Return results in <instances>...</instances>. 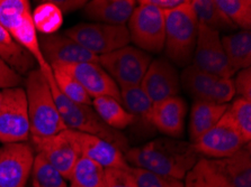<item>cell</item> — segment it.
Instances as JSON below:
<instances>
[{"instance_id":"6da1fadb","label":"cell","mask_w":251,"mask_h":187,"mask_svg":"<svg viewBox=\"0 0 251 187\" xmlns=\"http://www.w3.org/2000/svg\"><path fill=\"white\" fill-rule=\"evenodd\" d=\"M200 158L192 143L176 138H158L125 152V159L133 168L180 181Z\"/></svg>"},{"instance_id":"7a4b0ae2","label":"cell","mask_w":251,"mask_h":187,"mask_svg":"<svg viewBox=\"0 0 251 187\" xmlns=\"http://www.w3.org/2000/svg\"><path fill=\"white\" fill-rule=\"evenodd\" d=\"M42 71L47 76L53 98H54L56 108H58L61 119H62V122L67 129L98 136L102 139L109 141L113 145H115L124 154L127 151L128 144L126 138L122 133H120V131L114 130V129L109 128L108 125H106L101 121L100 118L98 117V114L95 111L93 106L75 103L69 100V99L64 97L60 92V90L55 84L54 78H53L51 66L45 67Z\"/></svg>"},{"instance_id":"3957f363","label":"cell","mask_w":251,"mask_h":187,"mask_svg":"<svg viewBox=\"0 0 251 187\" xmlns=\"http://www.w3.org/2000/svg\"><path fill=\"white\" fill-rule=\"evenodd\" d=\"M25 94L30 137H51L66 130L47 76L39 67L28 72Z\"/></svg>"},{"instance_id":"277c9868","label":"cell","mask_w":251,"mask_h":187,"mask_svg":"<svg viewBox=\"0 0 251 187\" xmlns=\"http://www.w3.org/2000/svg\"><path fill=\"white\" fill-rule=\"evenodd\" d=\"M165 49L167 60L187 67L193 62L199 21L191 0L178 8L165 11Z\"/></svg>"},{"instance_id":"5b68a950","label":"cell","mask_w":251,"mask_h":187,"mask_svg":"<svg viewBox=\"0 0 251 187\" xmlns=\"http://www.w3.org/2000/svg\"><path fill=\"white\" fill-rule=\"evenodd\" d=\"M126 27L130 40L141 51L160 53L165 47V11L152 6L148 0L136 1Z\"/></svg>"},{"instance_id":"8992f818","label":"cell","mask_w":251,"mask_h":187,"mask_svg":"<svg viewBox=\"0 0 251 187\" xmlns=\"http://www.w3.org/2000/svg\"><path fill=\"white\" fill-rule=\"evenodd\" d=\"M64 35L77 42L96 56L112 53L130 44L126 26H113L100 22H81L68 28Z\"/></svg>"},{"instance_id":"52a82bcc","label":"cell","mask_w":251,"mask_h":187,"mask_svg":"<svg viewBox=\"0 0 251 187\" xmlns=\"http://www.w3.org/2000/svg\"><path fill=\"white\" fill-rule=\"evenodd\" d=\"M151 62L150 54L130 45L98 56V64L111 75L120 89L140 85Z\"/></svg>"},{"instance_id":"ba28073f","label":"cell","mask_w":251,"mask_h":187,"mask_svg":"<svg viewBox=\"0 0 251 187\" xmlns=\"http://www.w3.org/2000/svg\"><path fill=\"white\" fill-rule=\"evenodd\" d=\"M29 137L30 127L25 90L21 86L2 90L0 143H27Z\"/></svg>"},{"instance_id":"9c48e42d","label":"cell","mask_w":251,"mask_h":187,"mask_svg":"<svg viewBox=\"0 0 251 187\" xmlns=\"http://www.w3.org/2000/svg\"><path fill=\"white\" fill-rule=\"evenodd\" d=\"M192 145L200 157L219 160L233 155L248 144L245 143L229 110H226L218 124Z\"/></svg>"},{"instance_id":"30bf717a","label":"cell","mask_w":251,"mask_h":187,"mask_svg":"<svg viewBox=\"0 0 251 187\" xmlns=\"http://www.w3.org/2000/svg\"><path fill=\"white\" fill-rule=\"evenodd\" d=\"M180 84L195 101L227 104L235 95L232 79L206 73L192 64L182 71Z\"/></svg>"},{"instance_id":"8fae6325","label":"cell","mask_w":251,"mask_h":187,"mask_svg":"<svg viewBox=\"0 0 251 187\" xmlns=\"http://www.w3.org/2000/svg\"><path fill=\"white\" fill-rule=\"evenodd\" d=\"M35 155L28 143L0 146V187L27 186Z\"/></svg>"},{"instance_id":"7c38bea8","label":"cell","mask_w":251,"mask_h":187,"mask_svg":"<svg viewBox=\"0 0 251 187\" xmlns=\"http://www.w3.org/2000/svg\"><path fill=\"white\" fill-rule=\"evenodd\" d=\"M192 65L221 78L232 79L234 75L227 64L220 33L200 24Z\"/></svg>"},{"instance_id":"4fadbf2b","label":"cell","mask_w":251,"mask_h":187,"mask_svg":"<svg viewBox=\"0 0 251 187\" xmlns=\"http://www.w3.org/2000/svg\"><path fill=\"white\" fill-rule=\"evenodd\" d=\"M66 136L74 145L80 157L100 164L104 168H125L128 164L119 147L100 137L66 129Z\"/></svg>"},{"instance_id":"5bb4252c","label":"cell","mask_w":251,"mask_h":187,"mask_svg":"<svg viewBox=\"0 0 251 187\" xmlns=\"http://www.w3.org/2000/svg\"><path fill=\"white\" fill-rule=\"evenodd\" d=\"M30 145L36 155H40L62 176L69 181L74 167L80 157L66 136L64 130L51 137H29Z\"/></svg>"},{"instance_id":"9a60e30c","label":"cell","mask_w":251,"mask_h":187,"mask_svg":"<svg viewBox=\"0 0 251 187\" xmlns=\"http://www.w3.org/2000/svg\"><path fill=\"white\" fill-rule=\"evenodd\" d=\"M140 86L154 104L178 95L180 76L169 60L157 59L150 63Z\"/></svg>"},{"instance_id":"2e32d148","label":"cell","mask_w":251,"mask_h":187,"mask_svg":"<svg viewBox=\"0 0 251 187\" xmlns=\"http://www.w3.org/2000/svg\"><path fill=\"white\" fill-rule=\"evenodd\" d=\"M58 65L77 80L91 98L111 97L121 102L120 87L98 63L52 64Z\"/></svg>"},{"instance_id":"e0dca14e","label":"cell","mask_w":251,"mask_h":187,"mask_svg":"<svg viewBox=\"0 0 251 187\" xmlns=\"http://www.w3.org/2000/svg\"><path fill=\"white\" fill-rule=\"evenodd\" d=\"M41 51L47 62L52 64L98 63V56L87 51L77 42L61 34L39 37Z\"/></svg>"},{"instance_id":"ac0fdd59","label":"cell","mask_w":251,"mask_h":187,"mask_svg":"<svg viewBox=\"0 0 251 187\" xmlns=\"http://www.w3.org/2000/svg\"><path fill=\"white\" fill-rule=\"evenodd\" d=\"M186 112V102L178 95L154 103L151 118L152 128L169 138L177 139L184 133Z\"/></svg>"},{"instance_id":"d6986e66","label":"cell","mask_w":251,"mask_h":187,"mask_svg":"<svg viewBox=\"0 0 251 187\" xmlns=\"http://www.w3.org/2000/svg\"><path fill=\"white\" fill-rule=\"evenodd\" d=\"M135 6L134 0H91L83 6V14L100 24L126 26Z\"/></svg>"},{"instance_id":"ffe728a7","label":"cell","mask_w":251,"mask_h":187,"mask_svg":"<svg viewBox=\"0 0 251 187\" xmlns=\"http://www.w3.org/2000/svg\"><path fill=\"white\" fill-rule=\"evenodd\" d=\"M229 109V104L195 101L193 103L189 120V143H194L205 132L218 124L222 116Z\"/></svg>"},{"instance_id":"44dd1931","label":"cell","mask_w":251,"mask_h":187,"mask_svg":"<svg viewBox=\"0 0 251 187\" xmlns=\"http://www.w3.org/2000/svg\"><path fill=\"white\" fill-rule=\"evenodd\" d=\"M184 187H234L218 160L200 158L185 176Z\"/></svg>"},{"instance_id":"7402d4cb","label":"cell","mask_w":251,"mask_h":187,"mask_svg":"<svg viewBox=\"0 0 251 187\" xmlns=\"http://www.w3.org/2000/svg\"><path fill=\"white\" fill-rule=\"evenodd\" d=\"M223 51L226 53L227 64L232 72L249 68L251 65V32H240L226 35L221 38Z\"/></svg>"},{"instance_id":"603a6c76","label":"cell","mask_w":251,"mask_h":187,"mask_svg":"<svg viewBox=\"0 0 251 187\" xmlns=\"http://www.w3.org/2000/svg\"><path fill=\"white\" fill-rule=\"evenodd\" d=\"M0 59L20 75L28 73L35 65L33 56L0 25Z\"/></svg>"},{"instance_id":"cb8c5ba5","label":"cell","mask_w":251,"mask_h":187,"mask_svg":"<svg viewBox=\"0 0 251 187\" xmlns=\"http://www.w3.org/2000/svg\"><path fill=\"white\" fill-rule=\"evenodd\" d=\"M218 163L234 187H251V152L249 144L229 157L219 159Z\"/></svg>"},{"instance_id":"d4e9b609","label":"cell","mask_w":251,"mask_h":187,"mask_svg":"<svg viewBox=\"0 0 251 187\" xmlns=\"http://www.w3.org/2000/svg\"><path fill=\"white\" fill-rule=\"evenodd\" d=\"M91 106L101 121L114 130L120 131L135 125L134 117L128 113L116 99L111 97L95 98L91 101Z\"/></svg>"},{"instance_id":"484cf974","label":"cell","mask_w":251,"mask_h":187,"mask_svg":"<svg viewBox=\"0 0 251 187\" xmlns=\"http://www.w3.org/2000/svg\"><path fill=\"white\" fill-rule=\"evenodd\" d=\"M120 92L122 105L128 113L134 117L135 124L138 122L143 128L152 127L151 118L153 103L143 92L141 86L121 87Z\"/></svg>"},{"instance_id":"4316f807","label":"cell","mask_w":251,"mask_h":187,"mask_svg":"<svg viewBox=\"0 0 251 187\" xmlns=\"http://www.w3.org/2000/svg\"><path fill=\"white\" fill-rule=\"evenodd\" d=\"M191 3L200 25L219 33L221 30L235 29V26L216 5L215 0H191Z\"/></svg>"},{"instance_id":"83f0119b","label":"cell","mask_w":251,"mask_h":187,"mask_svg":"<svg viewBox=\"0 0 251 187\" xmlns=\"http://www.w3.org/2000/svg\"><path fill=\"white\" fill-rule=\"evenodd\" d=\"M69 181L75 187H105V168L88 158L79 157Z\"/></svg>"},{"instance_id":"f1b7e54d","label":"cell","mask_w":251,"mask_h":187,"mask_svg":"<svg viewBox=\"0 0 251 187\" xmlns=\"http://www.w3.org/2000/svg\"><path fill=\"white\" fill-rule=\"evenodd\" d=\"M36 32L43 35H53L63 24V14L52 1H43L32 13Z\"/></svg>"},{"instance_id":"f546056e","label":"cell","mask_w":251,"mask_h":187,"mask_svg":"<svg viewBox=\"0 0 251 187\" xmlns=\"http://www.w3.org/2000/svg\"><path fill=\"white\" fill-rule=\"evenodd\" d=\"M53 72V78H54L55 84L64 97L69 99L79 104L91 105V98L83 87L79 84V82L75 80L74 76H71L69 73L59 67L58 65H50Z\"/></svg>"},{"instance_id":"4dcf8cb0","label":"cell","mask_w":251,"mask_h":187,"mask_svg":"<svg viewBox=\"0 0 251 187\" xmlns=\"http://www.w3.org/2000/svg\"><path fill=\"white\" fill-rule=\"evenodd\" d=\"M29 178L32 187H69L67 179L40 155H35Z\"/></svg>"},{"instance_id":"1f68e13d","label":"cell","mask_w":251,"mask_h":187,"mask_svg":"<svg viewBox=\"0 0 251 187\" xmlns=\"http://www.w3.org/2000/svg\"><path fill=\"white\" fill-rule=\"evenodd\" d=\"M216 5L227 19L241 30H250L251 1L250 0H215Z\"/></svg>"},{"instance_id":"d6a6232c","label":"cell","mask_w":251,"mask_h":187,"mask_svg":"<svg viewBox=\"0 0 251 187\" xmlns=\"http://www.w3.org/2000/svg\"><path fill=\"white\" fill-rule=\"evenodd\" d=\"M29 13L30 5L26 0H0V25L8 33Z\"/></svg>"},{"instance_id":"836d02e7","label":"cell","mask_w":251,"mask_h":187,"mask_svg":"<svg viewBox=\"0 0 251 187\" xmlns=\"http://www.w3.org/2000/svg\"><path fill=\"white\" fill-rule=\"evenodd\" d=\"M227 110L245 143L249 144L251 140V101L238 97Z\"/></svg>"},{"instance_id":"e575fe53","label":"cell","mask_w":251,"mask_h":187,"mask_svg":"<svg viewBox=\"0 0 251 187\" xmlns=\"http://www.w3.org/2000/svg\"><path fill=\"white\" fill-rule=\"evenodd\" d=\"M132 171L136 178L139 187H184V182L180 179L160 176V175L153 174L151 171L133 168V167Z\"/></svg>"},{"instance_id":"d590c367","label":"cell","mask_w":251,"mask_h":187,"mask_svg":"<svg viewBox=\"0 0 251 187\" xmlns=\"http://www.w3.org/2000/svg\"><path fill=\"white\" fill-rule=\"evenodd\" d=\"M105 187H139L132 167L105 168Z\"/></svg>"},{"instance_id":"8d00e7d4","label":"cell","mask_w":251,"mask_h":187,"mask_svg":"<svg viewBox=\"0 0 251 187\" xmlns=\"http://www.w3.org/2000/svg\"><path fill=\"white\" fill-rule=\"evenodd\" d=\"M232 81L235 94H238L239 98L251 101V67L239 71Z\"/></svg>"},{"instance_id":"74e56055","label":"cell","mask_w":251,"mask_h":187,"mask_svg":"<svg viewBox=\"0 0 251 187\" xmlns=\"http://www.w3.org/2000/svg\"><path fill=\"white\" fill-rule=\"evenodd\" d=\"M22 83V75L18 74L8 64L0 59V89L6 90L13 89V87H20Z\"/></svg>"},{"instance_id":"f35d334b","label":"cell","mask_w":251,"mask_h":187,"mask_svg":"<svg viewBox=\"0 0 251 187\" xmlns=\"http://www.w3.org/2000/svg\"><path fill=\"white\" fill-rule=\"evenodd\" d=\"M52 2L64 15L74 13L75 10L83 8V6L86 5L87 1H85V0H53Z\"/></svg>"},{"instance_id":"ab89813d","label":"cell","mask_w":251,"mask_h":187,"mask_svg":"<svg viewBox=\"0 0 251 187\" xmlns=\"http://www.w3.org/2000/svg\"><path fill=\"white\" fill-rule=\"evenodd\" d=\"M187 1V0H148L152 6L157 7L162 11H170L178 8Z\"/></svg>"},{"instance_id":"60d3db41","label":"cell","mask_w":251,"mask_h":187,"mask_svg":"<svg viewBox=\"0 0 251 187\" xmlns=\"http://www.w3.org/2000/svg\"><path fill=\"white\" fill-rule=\"evenodd\" d=\"M1 102H2V91H0V106H1Z\"/></svg>"},{"instance_id":"b9f144b4","label":"cell","mask_w":251,"mask_h":187,"mask_svg":"<svg viewBox=\"0 0 251 187\" xmlns=\"http://www.w3.org/2000/svg\"><path fill=\"white\" fill-rule=\"evenodd\" d=\"M69 187H75V186H72V185H70V186H69Z\"/></svg>"},{"instance_id":"7bdbcfd3","label":"cell","mask_w":251,"mask_h":187,"mask_svg":"<svg viewBox=\"0 0 251 187\" xmlns=\"http://www.w3.org/2000/svg\"><path fill=\"white\" fill-rule=\"evenodd\" d=\"M0 144H1V143H0Z\"/></svg>"}]
</instances>
